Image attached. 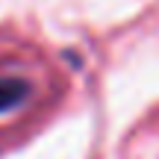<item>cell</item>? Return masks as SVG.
<instances>
[{"instance_id": "cell-1", "label": "cell", "mask_w": 159, "mask_h": 159, "mask_svg": "<svg viewBox=\"0 0 159 159\" xmlns=\"http://www.w3.org/2000/svg\"><path fill=\"white\" fill-rule=\"evenodd\" d=\"M59 97V77L53 68L15 39L0 35V136L39 121Z\"/></svg>"}]
</instances>
